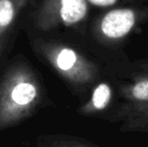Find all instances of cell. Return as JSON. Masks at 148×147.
Returning a JSON list of instances; mask_svg holds the SVG:
<instances>
[{"label":"cell","mask_w":148,"mask_h":147,"mask_svg":"<svg viewBox=\"0 0 148 147\" xmlns=\"http://www.w3.org/2000/svg\"><path fill=\"white\" fill-rule=\"evenodd\" d=\"M42 99V84L33 68L25 59H16L0 79V131L30 117Z\"/></svg>","instance_id":"6da1fadb"},{"label":"cell","mask_w":148,"mask_h":147,"mask_svg":"<svg viewBox=\"0 0 148 147\" xmlns=\"http://www.w3.org/2000/svg\"><path fill=\"white\" fill-rule=\"evenodd\" d=\"M86 13V0H41L33 13V24L41 31L49 30L60 24L77 23Z\"/></svg>","instance_id":"7a4b0ae2"},{"label":"cell","mask_w":148,"mask_h":147,"mask_svg":"<svg viewBox=\"0 0 148 147\" xmlns=\"http://www.w3.org/2000/svg\"><path fill=\"white\" fill-rule=\"evenodd\" d=\"M135 16L130 9L112 10L105 15L101 23V29L105 36L119 38L127 34L134 25Z\"/></svg>","instance_id":"3957f363"},{"label":"cell","mask_w":148,"mask_h":147,"mask_svg":"<svg viewBox=\"0 0 148 147\" xmlns=\"http://www.w3.org/2000/svg\"><path fill=\"white\" fill-rule=\"evenodd\" d=\"M29 0H0V36L9 32L16 17Z\"/></svg>","instance_id":"277c9868"},{"label":"cell","mask_w":148,"mask_h":147,"mask_svg":"<svg viewBox=\"0 0 148 147\" xmlns=\"http://www.w3.org/2000/svg\"><path fill=\"white\" fill-rule=\"evenodd\" d=\"M111 98V90L106 84H100L94 91L92 103L96 109H104L108 105Z\"/></svg>","instance_id":"5b68a950"},{"label":"cell","mask_w":148,"mask_h":147,"mask_svg":"<svg viewBox=\"0 0 148 147\" xmlns=\"http://www.w3.org/2000/svg\"><path fill=\"white\" fill-rule=\"evenodd\" d=\"M132 94L138 100H148V81L139 82L133 87Z\"/></svg>","instance_id":"8992f818"},{"label":"cell","mask_w":148,"mask_h":147,"mask_svg":"<svg viewBox=\"0 0 148 147\" xmlns=\"http://www.w3.org/2000/svg\"><path fill=\"white\" fill-rule=\"evenodd\" d=\"M9 36H10L9 32L0 36V62H1L2 57H3L4 53H5L6 46H7L8 42H9Z\"/></svg>","instance_id":"52a82bcc"},{"label":"cell","mask_w":148,"mask_h":147,"mask_svg":"<svg viewBox=\"0 0 148 147\" xmlns=\"http://www.w3.org/2000/svg\"><path fill=\"white\" fill-rule=\"evenodd\" d=\"M91 3L98 6H109L116 2V0H89Z\"/></svg>","instance_id":"ba28073f"}]
</instances>
